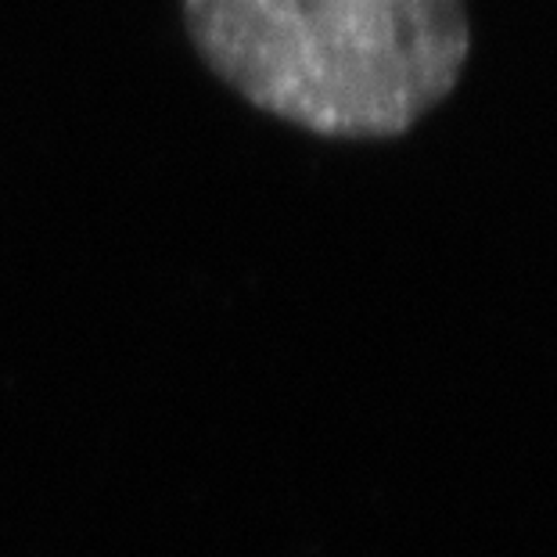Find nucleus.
<instances>
[{"label":"nucleus","instance_id":"1","mask_svg":"<svg viewBox=\"0 0 557 557\" xmlns=\"http://www.w3.org/2000/svg\"><path fill=\"white\" fill-rule=\"evenodd\" d=\"M206 65L248 104L324 137H396L454 90L465 0H184Z\"/></svg>","mask_w":557,"mask_h":557}]
</instances>
